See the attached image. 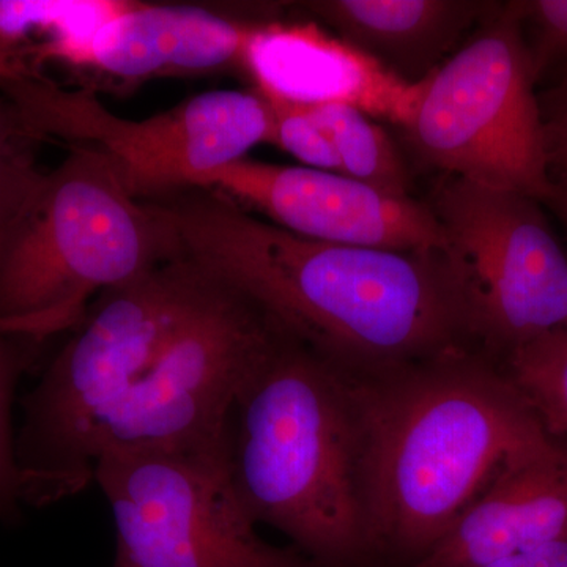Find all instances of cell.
<instances>
[{"label":"cell","mask_w":567,"mask_h":567,"mask_svg":"<svg viewBox=\"0 0 567 567\" xmlns=\"http://www.w3.org/2000/svg\"><path fill=\"white\" fill-rule=\"evenodd\" d=\"M153 203L169 216L186 256L346 374L423 363L461 350L468 334L443 251L309 240L212 189L189 188Z\"/></svg>","instance_id":"cell-1"},{"label":"cell","mask_w":567,"mask_h":567,"mask_svg":"<svg viewBox=\"0 0 567 567\" xmlns=\"http://www.w3.org/2000/svg\"><path fill=\"white\" fill-rule=\"evenodd\" d=\"M349 382L371 547L423 558L503 466L551 442L511 380L462 350Z\"/></svg>","instance_id":"cell-2"},{"label":"cell","mask_w":567,"mask_h":567,"mask_svg":"<svg viewBox=\"0 0 567 567\" xmlns=\"http://www.w3.org/2000/svg\"><path fill=\"white\" fill-rule=\"evenodd\" d=\"M224 458L248 516L316 565L371 547L349 375L282 331L235 401Z\"/></svg>","instance_id":"cell-3"},{"label":"cell","mask_w":567,"mask_h":567,"mask_svg":"<svg viewBox=\"0 0 567 567\" xmlns=\"http://www.w3.org/2000/svg\"><path fill=\"white\" fill-rule=\"evenodd\" d=\"M215 282L212 270L183 254L92 301L25 398L17 436L24 503L52 505L93 483L96 432Z\"/></svg>","instance_id":"cell-4"},{"label":"cell","mask_w":567,"mask_h":567,"mask_svg":"<svg viewBox=\"0 0 567 567\" xmlns=\"http://www.w3.org/2000/svg\"><path fill=\"white\" fill-rule=\"evenodd\" d=\"M183 254L166 212L106 153L71 145L0 249V322L31 339L69 330L99 295Z\"/></svg>","instance_id":"cell-5"},{"label":"cell","mask_w":567,"mask_h":567,"mask_svg":"<svg viewBox=\"0 0 567 567\" xmlns=\"http://www.w3.org/2000/svg\"><path fill=\"white\" fill-rule=\"evenodd\" d=\"M516 2L498 9L431 76L402 126L417 158L447 177L550 203L546 130Z\"/></svg>","instance_id":"cell-6"},{"label":"cell","mask_w":567,"mask_h":567,"mask_svg":"<svg viewBox=\"0 0 567 567\" xmlns=\"http://www.w3.org/2000/svg\"><path fill=\"white\" fill-rule=\"evenodd\" d=\"M0 91L33 137L106 153L142 200L197 188L205 175L270 141V106L256 89L199 93L144 121L118 117L89 89L33 73L0 80Z\"/></svg>","instance_id":"cell-7"},{"label":"cell","mask_w":567,"mask_h":567,"mask_svg":"<svg viewBox=\"0 0 567 567\" xmlns=\"http://www.w3.org/2000/svg\"><path fill=\"white\" fill-rule=\"evenodd\" d=\"M93 483L114 517L112 567H319L260 537L235 495L224 447L106 451Z\"/></svg>","instance_id":"cell-8"},{"label":"cell","mask_w":567,"mask_h":567,"mask_svg":"<svg viewBox=\"0 0 567 567\" xmlns=\"http://www.w3.org/2000/svg\"><path fill=\"white\" fill-rule=\"evenodd\" d=\"M427 205L468 334L513 352L567 330V256L540 203L443 175Z\"/></svg>","instance_id":"cell-9"},{"label":"cell","mask_w":567,"mask_h":567,"mask_svg":"<svg viewBox=\"0 0 567 567\" xmlns=\"http://www.w3.org/2000/svg\"><path fill=\"white\" fill-rule=\"evenodd\" d=\"M278 334L259 306L216 275L207 297L96 432L93 462L111 450H221L235 401Z\"/></svg>","instance_id":"cell-10"},{"label":"cell","mask_w":567,"mask_h":567,"mask_svg":"<svg viewBox=\"0 0 567 567\" xmlns=\"http://www.w3.org/2000/svg\"><path fill=\"white\" fill-rule=\"evenodd\" d=\"M197 188L262 213L298 237L395 252H439L445 238L427 204L380 192L347 175L238 159Z\"/></svg>","instance_id":"cell-11"},{"label":"cell","mask_w":567,"mask_h":567,"mask_svg":"<svg viewBox=\"0 0 567 567\" xmlns=\"http://www.w3.org/2000/svg\"><path fill=\"white\" fill-rule=\"evenodd\" d=\"M205 7L130 2L85 40L55 44L43 61L69 63L128 84L244 69L257 25Z\"/></svg>","instance_id":"cell-12"},{"label":"cell","mask_w":567,"mask_h":567,"mask_svg":"<svg viewBox=\"0 0 567 567\" xmlns=\"http://www.w3.org/2000/svg\"><path fill=\"white\" fill-rule=\"evenodd\" d=\"M244 70L262 95L297 104H347L401 128L421 95V82L399 80L317 22L257 25Z\"/></svg>","instance_id":"cell-13"},{"label":"cell","mask_w":567,"mask_h":567,"mask_svg":"<svg viewBox=\"0 0 567 567\" xmlns=\"http://www.w3.org/2000/svg\"><path fill=\"white\" fill-rule=\"evenodd\" d=\"M567 539V453L554 442L514 458L412 567H481Z\"/></svg>","instance_id":"cell-14"},{"label":"cell","mask_w":567,"mask_h":567,"mask_svg":"<svg viewBox=\"0 0 567 567\" xmlns=\"http://www.w3.org/2000/svg\"><path fill=\"white\" fill-rule=\"evenodd\" d=\"M350 47L420 84L465 43L498 2L483 0H316L301 3Z\"/></svg>","instance_id":"cell-15"},{"label":"cell","mask_w":567,"mask_h":567,"mask_svg":"<svg viewBox=\"0 0 567 567\" xmlns=\"http://www.w3.org/2000/svg\"><path fill=\"white\" fill-rule=\"evenodd\" d=\"M305 106L333 142L342 175L380 192L410 197L412 178L404 158L379 123L347 104Z\"/></svg>","instance_id":"cell-16"},{"label":"cell","mask_w":567,"mask_h":567,"mask_svg":"<svg viewBox=\"0 0 567 567\" xmlns=\"http://www.w3.org/2000/svg\"><path fill=\"white\" fill-rule=\"evenodd\" d=\"M509 380L548 434L567 435V330L514 349Z\"/></svg>","instance_id":"cell-17"},{"label":"cell","mask_w":567,"mask_h":567,"mask_svg":"<svg viewBox=\"0 0 567 567\" xmlns=\"http://www.w3.org/2000/svg\"><path fill=\"white\" fill-rule=\"evenodd\" d=\"M37 141L7 100H0V249L43 185L33 156Z\"/></svg>","instance_id":"cell-18"},{"label":"cell","mask_w":567,"mask_h":567,"mask_svg":"<svg viewBox=\"0 0 567 567\" xmlns=\"http://www.w3.org/2000/svg\"><path fill=\"white\" fill-rule=\"evenodd\" d=\"M28 338L13 324L0 322V522L11 520L20 511L22 477L17 458V440L11 431V402L28 354L20 339Z\"/></svg>","instance_id":"cell-19"},{"label":"cell","mask_w":567,"mask_h":567,"mask_svg":"<svg viewBox=\"0 0 567 567\" xmlns=\"http://www.w3.org/2000/svg\"><path fill=\"white\" fill-rule=\"evenodd\" d=\"M262 95V93H260ZM271 111L268 144L282 148L312 169L342 174L341 162L328 134L323 132L305 104L262 95Z\"/></svg>","instance_id":"cell-20"},{"label":"cell","mask_w":567,"mask_h":567,"mask_svg":"<svg viewBox=\"0 0 567 567\" xmlns=\"http://www.w3.org/2000/svg\"><path fill=\"white\" fill-rule=\"evenodd\" d=\"M536 82L551 70L567 71V0H517Z\"/></svg>","instance_id":"cell-21"},{"label":"cell","mask_w":567,"mask_h":567,"mask_svg":"<svg viewBox=\"0 0 567 567\" xmlns=\"http://www.w3.org/2000/svg\"><path fill=\"white\" fill-rule=\"evenodd\" d=\"M546 130L551 177L567 175V71L544 96H539ZM555 177V178H557ZM554 178V181H555Z\"/></svg>","instance_id":"cell-22"},{"label":"cell","mask_w":567,"mask_h":567,"mask_svg":"<svg viewBox=\"0 0 567 567\" xmlns=\"http://www.w3.org/2000/svg\"><path fill=\"white\" fill-rule=\"evenodd\" d=\"M481 567H567V539L518 551Z\"/></svg>","instance_id":"cell-23"},{"label":"cell","mask_w":567,"mask_h":567,"mask_svg":"<svg viewBox=\"0 0 567 567\" xmlns=\"http://www.w3.org/2000/svg\"><path fill=\"white\" fill-rule=\"evenodd\" d=\"M554 183L555 193L550 204L555 205V208H557L561 218L565 219L567 226V175L555 178Z\"/></svg>","instance_id":"cell-24"}]
</instances>
